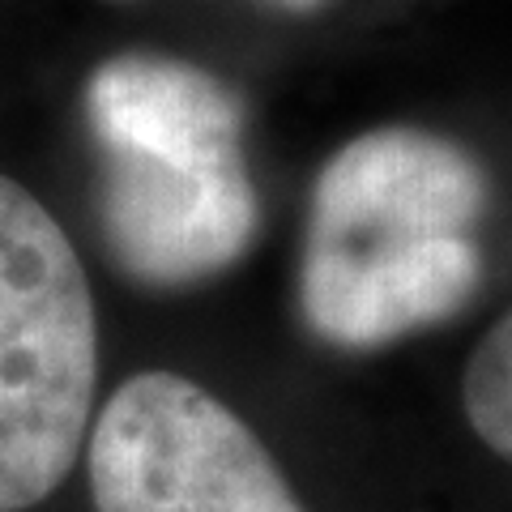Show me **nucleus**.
<instances>
[{"instance_id":"obj_1","label":"nucleus","mask_w":512,"mask_h":512,"mask_svg":"<svg viewBox=\"0 0 512 512\" xmlns=\"http://www.w3.org/2000/svg\"><path fill=\"white\" fill-rule=\"evenodd\" d=\"M99 384V320L60 222L0 175V512L69 478Z\"/></svg>"},{"instance_id":"obj_2","label":"nucleus","mask_w":512,"mask_h":512,"mask_svg":"<svg viewBox=\"0 0 512 512\" xmlns=\"http://www.w3.org/2000/svg\"><path fill=\"white\" fill-rule=\"evenodd\" d=\"M94 512H308L256 431L175 372L128 376L90 431Z\"/></svg>"},{"instance_id":"obj_3","label":"nucleus","mask_w":512,"mask_h":512,"mask_svg":"<svg viewBox=\"0 0 512 512\" xmlns=\"http://www.w3.org/2000/svg\"><path fill=\"white\" fill-rule=\"evenodd\" d=\"M99 214L111 256L146 286H188L235 265L256 235V192L235 158L103 154Z\"/></svg>"},{"instance_id":"obj_4","label":"nucleus","mask_w":512,"mask_h":512,"mask_svg":"<svg viewBox=\"0 0 512 512\" xmlns=\"http://www.w3.org/2000/svg\"><path fill=\"white\" fill-rule=\"evenodd\" d=\"M483 205L487 175L457 141L423 128H376L316 175L308 248L367 252L470 235Z\"/></svg>"},{"instance_id":"obj_5","label":"nucleus","mask_w":512,"mask_h":512,"mask_svg":"<svg viewBox=\"0 0 512 512\" xmlns=\"http://www.w3.org/2000/svg\"><path fill=\"white\" fill-rule=\"evenodd\" d=\"M483 282L470 235L414 239L367 252H303L299 303L316 338L372 350L461 312Z\"/></svg>"},{"instance_id":"obj_6","label":"nucleus","mask_w":512,"mask_h":512,"mask_svg":"<svg viewBox=\"0 0 512 512\" xmlns=\"http://www.w3.org/2000/svg\"><path fill=\"white\" fill-rule=\"evenodd\" d=\"M86 116L103 154L235 158L244 107L214 73L171 56H116L94 69Z\"/></svg>"},{"instance_id":"obj_7","label":"nucleus","mask_w":512,"mask_h":512,"mask_svg":"<svg viewBox=\"0 0 512 512\" xmlns=\"http://www.w3.org/2000/svg\"><path fill=\"white\" fill-rule=\"evenodd\" d=\"M461 402L478 440L512 466V312L478 342L461 380Z\"/></svg>"},{"instance_id":"obj_8","label":"nucleus","mask_w":512,"mask_h":512,"mask_svg":"<svg viewBox=\"0 0 512 512\" xmlns=\"http://www.w3.org/2000/svg\"><path fill=\"white\" fill-rule=\"evenodd\" d=\"M282 5H291V9H312V5H320V0H282Z\"/></svg>"}]
</instances>
